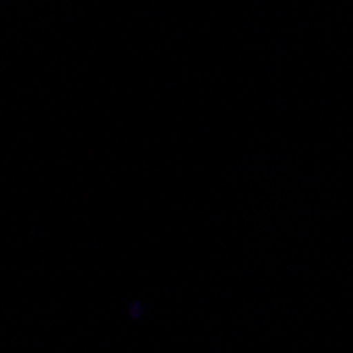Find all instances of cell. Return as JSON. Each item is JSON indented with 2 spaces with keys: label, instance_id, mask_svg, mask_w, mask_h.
<instances>
[]
</instances>
